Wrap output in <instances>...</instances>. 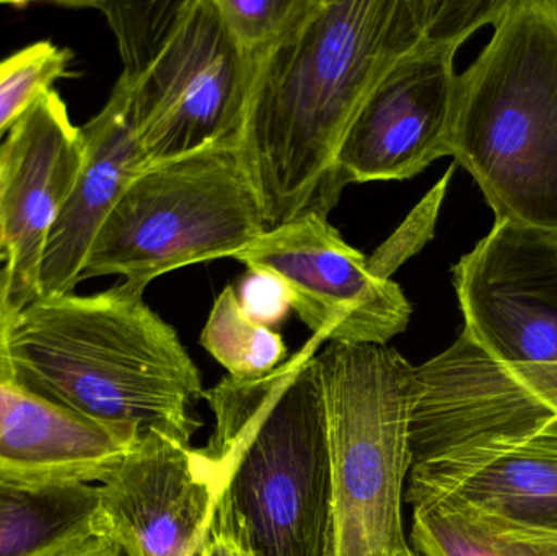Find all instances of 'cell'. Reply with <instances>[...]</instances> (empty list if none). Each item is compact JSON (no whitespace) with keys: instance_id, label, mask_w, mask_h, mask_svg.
<instances>
[{"instance_id":"1","label":"cell","mask_w":557,"mask_h":556,"mask_svg":"<svg viewBox=\"0 0 557 556\" xmlns=\"http://www.w3.org/2000/svg\"><path fill=\"white\" fill-rule=\"evenodd\" d=\"M507 0H311L258 58L242 159L268 231L339 201L337 150L376 82L432 39L463 45Z\"/></svg>"},{"instance_id":"2","label":"cell","mask_w":557,"mask_h":556,"mask_svg":"<svg viewBox=\"0 0 557 556\" xmlns=\"http://www.w3.org/2000/svg\"><path fill=\"white\" fill-rule=\"evenodd\" d=\"M15 385L45 404L137 441L159 431L189 446L202 379L178 333L144 291L38 297L12 336Z\"/></svg>"},{"instance_id":"3","label":"cell","mask_w":557,"mask_h":556,"mask_svg":"<svg viewBox=\"0 0 557 556\" xmlns=\"http://www.w3.org/2000/svg\"><path fill=\"white\" fill-rule=\"evenodd\" d=\"M313 336L276 371L205 391L215 430L205 453L257 556H327L333 485Z\"/></svg>"},{"instance_id":"4","label":"cell","mask_w":557,"mask_h":556,"mask_svg":"<svg viewBox=\"0 0 557 556\" xmlns=\"http://www.w3.org/2000/svg\"><path fill=\"white\" fill-rule=\"evenodd\" d=\"M458 75L450 157L496 221L557 237V0H507Z\"/></svg>"},{"instance_id":"5","label":"cell","mask_w":557,"mask_h":556,"mask_svg":"<svg viewBox=\"0 0 557 556\" xmlns=\"http://www.w3.org/2000/svg\"><path fill=\"white\" fill-rule=\"evenodd\" d=\"M85 5L101 10L116 36L147 169L238 147L258 58L238 45L215 0Z\"/></svg>"},{"instance_id":"6","label":"cell","mask_w":557,"mask_h":556,"mask_svg":"<svg viewBox=\"0 0 557 556\" xmlns=\"http://www.w3.org/2000/svg\"><path fill=\"white\" fill-rule=\"evenodd\" d=\"M314 358L333 485L327 556H409L401 506L416 366L388 346L352 343H331Z\"/></svg>"},{"instance_id":"7","label":"cell","mask_w":557,"mask_h":556,"mask_svg":"<svg viewBox=\"0 0 557 556\" xmlns=\"http://www.w3.org/2000/svg\"><path fill=\"white\" fill-rule=\"evenodd\" d=\"M267 232L238 147L206 150L133 180L98 231L82 281L114 274L146 291L170 271L234 258Z\"/></svg>"},{"instance_id":"8","label":"cell","mask_w":557,"mask_h":556,"mask_svg":"<svg viewBox=\"0 0 557 556\" xmlns=\"http://www.w3.org/2000/svg\"><path fill=\"white\" fill-rule=\"evenodd\" d=\"M234 260L277 281L321 342L386 346L411 320L399 284L376 276L369 258L323 215L305 214L268 231Z\"/></svg>"},{"instance_id":"9","label":"cell","mask_w":557,"mask_h":556,"mask_svg":"<svg viewBox=\"0 0 557 556\" xmlns=\"http://www.w3.org/2000/svg\"><path fill=\"white\" fill-rule=\"evenodd\" d=\"M451 273L478 348L503 365L557 362V237L496 221Z\"/></svg>"},{"instance_id":"10","label":"cell","mask_w":557,"mask_h":556,"mask_svg":"<svg viewBox=\"0 0 557 556\" xmlns=\"http://www.w3.org/2000/svg\"><path fill=\"white\" fill-rule=\"evenodd\" d=\"M460 42L432 39L395 62L350 121L336 183L403 182L450 156Z\"/></svg>"},{"instance_id":"11","label":"cell","mask_w":557,"mask_h":556,"mask_svg":"<svg viewBox=\"0 0 557 556\" xmlns=\"http://www.w3.org/2000/svg\"><path fill=\"white\" fill-rule=\"evenodd\" d=\"M98 528L127 556H195L224 482L205 453L159 431L143 434L97 485Z\"/></svg>"},{"instance_id":"12","label":"cell","mask_w":557,"mask_h":556,"mask_svg":"<svg viewBox=\"0 0 557 556\" xmlns=\"http://www.w3.org/2000/svg\"><path fill=\"white\" fill-rule=\"evenodd\" d=\"M405 499L557 531V418L435 450L411 467Z\"/></svg>"},{"instance_id":"13","label":"cell","mask_w":557,"mask_h":556,"mask_svg":"<svg viewBox=\"0 0 557 556\" xmlns=\"http://www.w3.org/2000/svg\"><path fill=\"white\" fill-rule=\"evenodd\" d=\"M557 418V362L503 365L465 333L414 368L409 444L412 464L442 447Z\"/></svg>"},{"instance_id":"14","label":"cell","mask_w":557,"mask_h":556,"mask_svg":"<svg viewBox=\"0 0 557 556\" xmlns=\"http://www.w3.org/2000/svg\"><path fill=\"white\" fill-rule=\"evenodd\" d=\"M84 136L51 90L12 127L0 157V251L20 309L38 299L49 234L84 163Z\"/></svg>"},{"instance_id":"15","label":"cell","mask_w":557,"mask_h":556,"mask_svg":"<svg viewBox=\"0 0 557 556\" xmlns=\"http://www.w3.org/2000/svg\"><path fill=\"white\" fill-rule=\"evenodd\" d=\"M84 163L55 221L39 271L38 297L74 293L98 231L127 186L147 170L129 113V94L117 78L107 104L81 127Z\"/></svg>"},{"instance_id":"16","label":"cell","mask_w":557,"mask_h":556,"mask_svg":"<svg viewBox=\"0 0 557 556\" xmlns=\"http://www.w3.org/2000/svg\"><path fill=\"white\" fill-rule=\"evenodd\" d=\"M137 441L0 385V482L7 485H100Z\"/></svg>"},{"instance_id":"17","label":"cell","mask_w":557,"mask_h":556,"mask_svg":"<svg viewBox=\"0 0 557 556\" xmlns=\"http://www.w3.org/2000/svg\"><path fill=\"white\" fill-rule=\"evenodd\" d=\"M97 529V485L16 486L0 502V556H54Z\"/></svg>"},{"instance_id":"18","label":"cell","mask_w":557,"mask_h":556,"mask_svg":"<svg viewBox=\"0 0 557 556\" xmlns=\"http://www.w3.org/2000/svg\"><path fill=\"white\" fill-rule=\"evenodd\" d=\"M411 542L422 556H557V531L519 528L444 505L414 508Z\"/></svg>"},{"instance_id":"19","label":"cell","mask_w":557,"mask_h":556,"mask_svg":"<svg viewBox=\"0 0 557 556\" xmlns=\"http://www.w3.org/2000/svg\"><path fill=\"white\" fill-rule=\"evenodd\" d=\"M201 345L235 379L263 378L287 358L281 333L250 316L234 286L219 294L202 330Z\"/></svg>"},{"instance_id":"20","label":"cell","mask_w":557,"mask_h":556,"mask_svg":"<svg viewBox=\"0 0 557 556\" xmlns=\"http://www.w3.org/2000/svg\"><path fill=\"white\" fill-rule=\"evenodd\" d=\"M69 51L51 41H38L0 61V140L38 103L54 90L69 67Z\"/></svg>"},{"instance_id":"21","label":"cell","mask_w":557,"mask_h":556,"mask_svg":"<svg viewBox=\"0 0 557 556\" xmlns=\"http://www.w3.org/2000/svg\"><path fill=\"white\" fill-rule=\"evenodd\" d=\"M238 45L260 58L307 12L311 0H215Z\"/></svg>"},{"instance_id":"22","label":"cell","mask_w":557,"mask_h":556,"mask_svg":"<svg viewBox=\"0 0 557 556\" xmlns=\"http://www.w3.org/2000/svg\"><path fill=\"white\" fill-rule=\"evenodd\" d=\"M454 169L455 166H450L448 172L442 176L441 182L425 195L418 208L406 219L405 224L393 234L388 244L382 245L380 250L369 258L370 268L376 276L389 280L396 268L401 267L408 258L422 250V247L434 237L438 212H441L448 183L454 175Z\"/></svg>"},{"instance_id":"23","label":"cell","mask_w":557,"mask_h":556,"mask_svg":"<svg viewBox=\"0 0 557 556\" xmlns=\"http://www.w3.org/2000/svg\"><path fill=\"white\" fill-rule=\"evenodd\" d=\"M238 296L245 310L271 329L281 322L290 309L281 284L263 274L250 273L242 289L238 291Z\"/></svg>"},{"instance_id":"24","label":"cell","mask_w":557,"mask_h":556,"mask_svg":"<svg viewBox=\"0 0 557 556\" xmlns=\"http://www.w3.org/2000/svg\"><path fill=\"white\" fill-rule=\"evenodd\" d=\"M195 556H257L235 521L227 499L221 495L211 531Z\"/></svg>"},{"instance_id":"25","label":"cell","mask_w":557,"mask_h":556,"mask_svg":"<svg viewBox=\"0 0 557 556\" xmlns=\"http://www.w3.org/2000/svg\"><path fill=\"white\" fill-rule=\"evenodd\" d=\"M23 309L15 306L10 294L5 268H0V385L16 387L12 359V336Z\"/></svg>"},{"instance_id":"26","label":"cell","mask_w":557,"mask_h":556,"mask_svg":"<svg viewBox=\"0 0 557 556\" xmlns=\"http://www.w3.org/2000/svg\"><path fill=\"white\" fill-rule=\"evenodd\" d=\"M54 556H127L124 554L123 548L108 538L100 528L94 534L87 535L82 541L69 545L64 551L59 552Z\"/></svg>"},{"instance_id":"27","label":"cell","mask_w":557,"mask_h":556,"mask_svg":"<svg viewBox=\"0 0 557 556\" xmlns=\"http://www.w3.org/2000/svg\"><path fill=\"white\" fill-rule=\"evenodd\" d=\"M13 489H16L15 485H7V483L0 482V502L12 492Z\"/></svg>"},{"instance_id":"28","label":"cell","mask_w":557,"mask_h":556,"mask_svg":"<svg viewBox=\"0 0 557 556\" xmlns=\"http://www.w3.org/2000/svg\"><path fill=\"white\" fill-rule=\"evenodd\" d=\"M0 261H2V263H5V260H3L2 251H0ZM2 267H3V264H2ZM2 267H0V268H2Z\"/></svg>"},{"instance_id":"29","label":"cell","mask_w":557,"mask_h":556,"mask_svg":"<svg viewBox=\"0 0 557 556\" xmlns=\"http://www.w3.org/2000/svg\"><path fill=\"white\" fill-rule=\"evenodd\" d=\"M409 556H422L421 554H418V552L412 551V554Z\"/></svg>"},{"instance_id":"30","label":"cell","mask_w":557,"mask_h":556,"mask_svg":"<svg viewBox=\"0 0 557 556\" xmlns=\"http://www.w3.org/2000/svg\"><path fill=\"white\" fill-rule=\"evenodd\" d=\"M2 143L3 140H0V157H2Z\"/></svg>"}]
</instances>
